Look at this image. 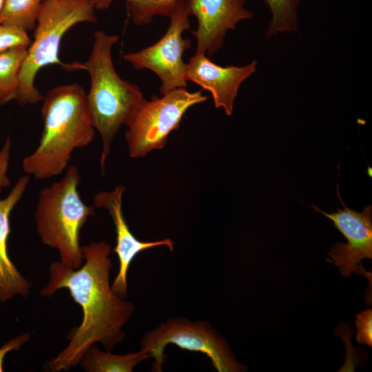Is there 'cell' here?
Wrapping results in <instances>:
<instances>
[{
    "mask_svg": "<svg viewBox=\"0 0 372 372\" xmlns=\"http://www.w3.org/2000/svg\"><path fill=\"white\" fill-rule=\"evenodd\" d=\"M81 250L85 262L78 269L60 261L52 262L49 281L40 291L42 296H51L60 289H68L83 311L81 323L71 330L68 345L46 362V369L52 371H69L96 343L105 351L112 350L124 340L123 327L135 311L132 302L120 298L112 289L111 245L105 241L92 242Z\"/></svg>",
    "mask_w": 372,
    "mask_h": 372,
    "instance_id": "cell-1",
    "label": "cell"
},
{
    "mask_svg": "<svg viewBox=\"0 0 372 372\" xmlns=\"http://www.w3.org/2000/svg\"><path fill=\"white\" fill-rule=\"evenodd\" d=\"M42 103L43 130L39 145L22 161L24 172L37 179L61 174L74 150L89 145L96 130L87 94L79 84L56 86L43 96Z\"/></svg>",
    "mask_w": 372,
    "mask_h": 372,
    "instance_id": "cell-2",
    "label": "cell"
},
{
    "mask_svg": "<svg viewBox=\"0 0 372 372\" xmlns=\"http://www.w3.org/2000/svg\"><path fill=\"white\" fill-rule=\"evenodd\" d=\"M118 41L116 34L96 31L90 55L81 63V70L87 72L90 79L87 102L102 141L100 165L103 174L114 136L145 99L136 85L122 79L115 70L112 50Z\"/></svg>",
    "mask_w": 372,
    "mask_h": 372,
    "instance_id": "cell-3",
    "label": "cell"
},
{
    "mask_svg": "<svg viewBox=\"0 0 372 372\" xmlns=\"http://www.w3.org/2000/svg\"><path fill=\"white\" fill-rule=\"evenodd\" d=\"M80 182L78 167H68L60 180L40 192L35 211L41 242L58 250L60 262L73 269L83 262L81 231L88 218L95 214L96 208L81 200L78 191Z\"/></svg>",
    "mask_w": 372,
    "mask_h": 372,
    "instance_id": "cell-4",
    "label": "cell"
},
{
    "mask_svg": "<svg viewBox=\"0 0 372 372\" xmlns=\"http://www.w3.org/2000/svg\"><path fill=\"white\" fill-rule=\"evenodd\" d=\"M93 0H47L43 4L34 28V39L19 73L16 100L21 105L42 101L43 96L34 80L39 71L49 65L76 70L79 63H63L59 56L61 40L73 26L81 23H96Z\"/></svg>",
    "mask_w": 372,
    "mask_h": 372,
    "instance_id": "cell-5",
    "label": "cell"
},
{
    "mask_svg": "<svg viewBox=\"0 0 372 372\" xmlns=\"http://www.w3.org/2000/svg\"><path fill=\"white\" fill-rule=\"evenodd\" d=\"M169 344L205 354L218 372L246 370V367L236 360L225 339L206 320L171 318L145 333L141 339L140 349L147 352L154 359L152 371H163V365L167 360L165 350Z\"/></svg>",
    "mask_w": 372,
    "mask_h": 372,
    "instance_id": "cell-6",
    "label": "cell"
},
{
    "mask_svg": "<svg viewBox=\"0 0 372 372\" xmlns=\"http://www.w3.org/2000/svg\"><path fill=\"white\" fill-rule=\"evenodd\" d=\"M202 91L189 92L186 87L172 90L163 96L144 99L129 117L125 139L132 158L145 156L165 146L169 134L180 127L183 115L192 106L205 102Z\"/></svg>",
    "mask_w": 372,
    "mask_h": 372,
    "instance_id": "cell-7",
    "label": "cell"
},
{
    "mask_svg": "<svg viewBox=\"0 0 372 372\" xmlns=\"http://www.w3.org/2000/svg\"><path fill=\"white\" fill-rule=\"evenodd\" d=\"M189 14L184 3L170 17L165 34L153 45L140 51L123 56L125 61L136 70L148 69L161 81L163 95L177 88L186 87V66L184 52L190 48L191 41L183 39L184 31L190 29Z\"/></svg>",
    "mask_w": 372,
    "mask_h": 372,
    "instance_id": "cell-8",
    "label": "cell"
},
{
    "mask_svg": "<svg viewBox=\"0 0 372 372\" xmlns=\"http://www.w3.org/2000/svg\"><path fill=\"white\" fill-rule=\"evenodd\" d=\"M338 196L344 206L343 209L326 213L314 205H311L316 211L322 213L333 223L347 240V243L336 242L328 253L343 276L350 277L354 273L366 276L371 283V273L362 267V260L372 259V208L366 206L362 212H358L347 207L341 199L337 187Z\"/></svg>",
    "mask_w": 372,
    "mask_h": 372,
    "instance_id": "cell-9",
    "label": "cell"
},
{
    "mask_svg": "<svg viewBox=\"0 0 372 372\" xmlns=\"http://www.w3.org/2000/svg\"><path fill=\"white\" fill-rule=\"evenodd\" d=\"M183 3L198 21L193 32L196 52L209 56L223 46L229 30H234L242 20L253 18V13L245 6V0H183Z\"/></svg>",
    "mask_w": 372,
    "mask_h": 372,
    "instance_id": "cell-10",
    "label": "cell"
},
{
    "mask_svg": "<svg viewBox=\"0 0 372 372\" xmlns=\"http://www.w3.org/2000/svg\"><path fill=\"white\" fill-rule=\"evenodd\" d=\"M125 187L116 186L110 192H101L94 198V205L108 211L115 227L116 243L114 251L119 261L118 273L111 285L113 291L120 298L127 295V271L132 260L141 251L158 246H166L174 250V242L169 238L145 242L137 239L131 232L124 218L122 199Z\"/></svg>",
    "mask_w": 372,
    "mask_h": 372,
    "instance_id": "cell-11",
    "label": "cell"
},
{
    "mask_svg": "<svg viewBox=\"0 0 372 372\" xmlns=\"http://www.w3.org/2000/svg\"><path fill=\"white\" fill-rule=\"evenodd\" d=\"M257 61H253L244 66H220L206 54L196 52L187 63L186 79L209 91L215 107H223L231 116L239 87L254 73Z\"/></svg>",
    "mask_w": 372,
    "mask_h": 372,
    "instance_id": "cell-12",
    "label": "cell"
},
{
    "mask_svg": "<svg viewBox=\"0 0 372 372\" xmlns=\"http://www.w3.org/2000/svg\"><path fill=\"white\" fill-rule=\"evenodd\" d=\"M28 175L19 177L9 194L0 199V301L5 302L17 295L30 293L31 282L17 269L8 251L10 233V216L22 198L29 183Z\"/></svg>",
    "mask_w": 372,
    "mask_h": 372,
    "instance_id": "cell-13",
    "label": "cell"
},
{
    "mask_svg": "<svg viewBox=\"0 0 372 372\" xmlns=\"http://www.w3.org/2000/svg\"><path fill=\"white\" fill-rule=\"evenodd\" d=\"M149 358L151 355L141 349L118 355L103 351L93 344L83 354L78 364L87 372H132L136 365Z\"/></svg>",
    "mask_w": 372,
    "mask_h": 372,
    "instance_id": "cell-14",
    "label": "cell"
},
{
    "mask_svg": "<svg viewBox=\"0 0 372 372\" xmlns=\"http://www.w3.org/2000/svg\"><path fill=\"white\" fill-rule=\"evenodd\" d=\"M114 0H93L96 10L110 8ZM133 22L138 25L150 23L155 16L169 17L183 4V0H126Z\"/></svg>",
    "mask_w": 372,
    "mask_h": 372,
    "instance_id": "cell-15",
    "label": "cell"
},
{
    "mask_svg": "<svg viewBox=\"0 0 372 372\" xmlns=\"http://www.w3.org/2000/svg\"><path fill=\"white\" fill-rule=\"evenodd\" d=\"M28 47H14L0 52V105L17 99L19 73Z\"/></svg>",
    "mask_w": 372,
    "mask_h": 372,
    "instance_id": "cell-16",
    "label": "cell"
},
{
    "mask_svg": "<svg viewBox=\"0 0 372 372\" xmlns=\"http://www.w3.org/2000/svg\"><path fill=\"white\" fill-rule=\"evenodd\" d=\"M47 0H6L1 23L26 32L33 30L41 7Z\"/></svg>",
    "mask_w": 372,
    "mask_h": 372,
    "instance_id": "cell-17",
    "label": "cell"
},
{
    "mask_svg": "<svg viewBox=\"0 0 372 372\" xmlns=\"http://www.w3.org/2000/svg\"><path fill=\"white\" fill-rule=\"evenodd\" d=\"M269 8L271 19L266 35L268 37L280 32L298 31V10L301 0H264Z\"/></svg>",
    "mask_w": 372,
    "mask_h": 372,
    "instance_id": "cell-18",
    "label": "cell"
},
{
    "mask_svg": "<svg viewBox=\"0 0 372 372\" xmlns=\"http://www.w3.org/2000/svg\"><path fill=\"white\" fill-rule=\"evenodd\" d=\"M28 32L17 27L0 23V52L17 47H28L31 43Z\"/></svg>",
    "mask_w": 372,
    "mask_h": 372,
    "instance_id": "cell-19",
    "label": "cell"
},
{
    "mask_svg": "<svg viewBox=\"0 0 372 372\" xmlns=\"http://www.w3.org/2000/svg\"><path fill=\"white\" fill-rule=\"evenodd\" d=\"M356 340L358 343L372 347V310L368 309L357 314Z\"/></svg>",
    "mask_w": 372,
    "mask_h": 372,
    "instance_id": "cell-20",
    "label": "cell"
},
{
    "mask_svg": "<svg viewBox=\"0 0 372 372\" xmlns=\"http://www.w3.org/2000/svg\"><path fill=\"white\" fill-rule=\"evenodd\" d=\"M10 150L11 141L8 136L0 150V193L3 188L10 186V180L8 176Z\"/></svg>",
    "mask_w": 372,
    "mask_h": 372,
    "instance_id": "cell-21",
    "label": "cell"
},
{
    "mask_svg": "<svg viewBox=\"0 0 372 372\" xmlns=\"http://www.w3.org/2000/svg\"><path fill=\"white\" fill-rule=\"evenodd\" d=\"M30 338V333H25L6 342L0 348V372L3 371V363L6 355L11 351L18 350Z\"/></svg>",
    "mask_w": 372,
    "mask_h": 372,
    "instance_id": "cell-22",
    "label": "cell"
},
{
    "mask_svg": "<svg viewBox=\"0 0 372 372\" xmlns=\"http://www.w3.org/2000/svg\"><path fill=\"white\" fill-rule=\"evenodd\" d=\"M5 1L6 0H0V23H1V17L4 8Z\"/></svg>",
    "mask_w": 372,
    "mask_h": 372,
    "instance_id": "cell-23",
    "label": "cell"
}]
</instances>
